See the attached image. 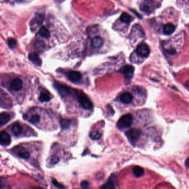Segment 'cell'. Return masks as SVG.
<instances>
[{
	"label": "cell",
	"instance_id": "21",
	"mask_svg": "<svg viewBox=\"0 0 189 189\" xmlns=\"http://www.w3.org/2000/svg\"><path fill=\"white\" fill-rule=\"evenodd\" d=\"M39 34L41 37L44 38H48L50 36V32L49 31L48 29L45 27H41L40 28L39 31Z\"/></svg>",
	"mask_w": 189,
	"mask_h": 189
},
{
	"label": "cell",
	"instance_id": "10",
	"mask_svg": "<svg viewBox=\"0 0 189 189\" xmlns=\"http://www.w3.org/2000/svg\"><path fill=\"white\" fill-rule=\"evenodd\" d=\"M68 77L72 82H78L82 79V74L78 71H70L68 74Z\"/></svg>",
	"mask_w": 189,
	"mask_h": 189
},
{
	"label": "cell",
	"instance_id": "12",
	"mask_svg": "<svg viewBox=\"0 0 189 189\" xmlns=\"http://www.w3.org/2000/svg\"><path fill=\"white\" fill-rule=\"evenodd\" d=\"M11 119V115L7 112L1 113L0 115V125L2 126L6 124Z\"/></svg>",
	"mask_w": 189,
	"mask_h": 189
},
{
	"label": "cell",
	"instance_id": "17",
	"mask_svg": "<svg viewBox=\"0 0 189 189\" xmlns=\"http://www.w3.org/2000/svg\"><path fill=\"white\" fill-rule=\"evenodd\" d=\"M51 99V97L48 92H42L39 97V100L41 102H47Z\"/></svg>",
	"mask_w": 189,
	"mask_h": 189
},
{
	"label": "cell",
	"instance_id": "23",
	"mask_svg": "<svg viewBox=\"0 0 189 189\" xmlns=\"http://www.w3.org/2000/svg\"><path fill=\"white\" fill-rule=\"evenodd\" d=\"M17 155L18 157H21L22 159H28L30 156V152L24 149L18 151L17 153Z\"/></svg>",
	"mask_w": 189,
	"mask_h": 189
},
{
	"label": "cell",
	"instance_id": "20",
	"mask_svg": "<svg viewBox=\"0 0 189 189\" xmlns=\"http://www.w3.org/2000/svg\"><path fill=\"white\" fill-rule=\"evenodd\" d=\"M60 126L63 129H67L71 124V121L70 119L62 118L60 120Z\"/></svg>",
	"mask_w": 189,
	"mask_h": 189
},
{
	"label": "cell",
	"instance_id": "16",
	"mask_svg": "<svg viewBox=\"0 0 189 189\" xmlns=\"http://www.w3.org/2000/svg\"><path fill=\"white\" fill-rule=\"evenodd\" d=\"M175 30V27L171 23H168L165 25L163 28V32L167 35L172 34Z\"/></svg>",
	"mask_w": 189,
	"mask_h": 189
},
{
	"label": "cell",
	"instance_id": "6",
	"mask_svg": "<svg viewBox=\"0 0 189 189\" xmlns=\"http://www.w3.org/2000/svg\"><path fill=\"white\" fill-rule=\"evenodd\" d=\"M128 139L132 143H134L138 141L141 135V131L137 129H131L125 133Z\"/></svg>",
	"mask_w": 189,
	"mask_h": 189
},
{
	"label": "cell",
	"instance_id": "27",
	"mask_svg": "<svg viewBox=\"0 0 189 189\" xmlns=\"http://www.w3.org/2000/svg\"><path fill=\"white\" fill-rule=\"evenodd\" d=\"M8 45L10 48L13 49L15 48L17 46L16 40L14 38H11L8 41Z\"/></svg>",
	"mask_w": 189,
	"mask_h": 189
},
{
	"label": "cell",
	"instance_id": "19",
	"mask_svg": "<svg viewBox=\"0 0 189 189\" xmlns=\"http://www.w3.org/2000/svg\"><path fill=\"white\" fill-rule=\"evenodd\" d=\"M120 21L125 23H129L132 21V17L128 13L123 12L120 16Z\"/></svg>",
	"mask_w": 189,
	"mask_h": 189
},
{
	"label": "cell",
	"instance_id": "22",
	"mask_svg": "<svg viewBox=\"0 0 189 189\" xmlns=\"http://www.w3.org/2000/svg\"><path fill=\"white\" fill-rule=\"evenodd\" d=\"M101 136H102L101 133L98 130H92L89 133V137L93 140H95V141L101 138Z\"/></svg>",
	"mask_w": 189,
	"mask_h": 189
},
{
	"label": "cell",
	"instance_id": "9",
	"mask_svg": "<svg viewBox=\"0 0 189 189\" xmlns=\"http://www.w3.org/2000/svg\"><path fill=\"white\" fill-rule=\"evenodd\" d=\"M22 87H23V82L21 79L16 78L13 79L11 82L10 88L12 90L16 92H18L21 90Z\"/></svg>",
	"mask_w": 189,
	"mask_h": 189
},
{
	"label": "cell",
	"instance_id": "28",
	"mask_svg": "<svg viewBox=\"0 0 189 189\" xmlns=\"http://www.w3.org/2000/svg\"><path fill=\"white\" fill-rule=\"evenodd\" d=\"M52 183L53 184L54 186H56V188H59V189H62L64 188V186L62 185V184H60L57 181H56V179H52Z\"/></svg>",
	"mask_w": 189,
	"mask_h": 189
},
{
	"label": "cell",
	"instance_id": "26",
	"mask_svg": "<svg viewBox=\"0 0 189 189\" xmlns=\"http://www.w3.org/2000/svg\"><path fill=\"white\" fill-rule=\"evenodd\" d=\"M103 189H114L115 188V183L113 180H109L106 184H104L102 187Z\"/></svg>",
	"mask_w": 189,
	"mask_h": 189
},
{
	"label": "cell",
	"instance_id": "1",
	"mask_svg": "<svg viewBox=\"0 0 189 189\" xmlns=\"http://www.w3.org/2000/svg\"><path fill=\"white\" fill-rule=\"evenodd\" d=\"M78 102L81 107L85 110H90L93 107V104L90 99L82 92L78 93L77 95Z\"/></svg>",
	"mask_w": 189,
	"mask_h": 189
},
{
	"label": "cell",
	"instance_id": "8",
	"mask_svg": "<svg viewBox=\"0 0 189 189\" xmlns=\"http://www.w3.org/2000/svg\"><path fill=\"white\" fill-rule=\"evenodd\" d=\"M11 139L10 135L5 131H2L0 134V144L2 146H7L10 145Z\"/></svg>",
	"mask_w": 189,
	"mask_h": 189
},
{
	"label": "cell",
	"instance_id": "14",
	"mask_svg": "<svg viewBox=\"0 0 189 189\" xmlns=\"http://www.w3.org/2000/svg\"><path fill=\"white\" fill-rule=\"evenodd\" d=\"M11 131L13 135H15L16 136L21 135L22 133L21 125L18 122L15 123L12 126Z\"/></svg>",
	"mask_w": 189,
	"mask_h": 189
},
{
	"label": "cell",
	"instance_id": "32",
	"mask_svg": "<svg viewBox=\"0 0 189 189\" xmlns=\"http://www.w3.org/2000/svg\"><path fill=\"white\" fill-rule=\"evenodd\" d=\"M185 166L186 168H189V157L185 162Z\"/></svg>",
	"mask_w": 189,
	"mask_h": 189
},
{
	"label": "cell",
	"instance_id": "33",
	"mask_svg": "<svg viewBox=\"0 0 189 189\" xmlns=\"http://www.w3.org/2000/svg\"><path fill=\"white\" fill-rule=\"evenodd\" d=\"M185 86H186L187 88H189V81L186 82L185 83Z\"/></svg>",
	"mask_w": 189,
	"mask_h": 189
},
{
	"label": "cell",
	"instance_id": "29",
	"mask_svg": "<svg viewBox=\"0 0 189 189\" xmlns=\"http://www.w3.org/2000/svg\"><path fill=\"white\" fill-rule=\"evenodd\" d=\"M81 186L82 188L84 189H88V188H89L90 186V184L88 181H83L81 184Z\"/></svg>",
	"mask_w": 189,
	"mask_h": 189
},
{
	"label": "cell",
	"instance_id": "18",
	"mask_svg": "<svg viewBox=\"0 0 189 189\" xmlns=\"http://www.w3.org/2000/svg\"><path fill=\"white\" fill-rule=\"evenodd\" d=\"M133 172L136 177L139 178L144 175V169L141 167L136 166L133 169Z\"/></svg>",
	"mask_w": 189,
	"mask_h": 189
},
{
	"label": "cell",
	"instance_id": "30",
	"mask_svg": "<svg viewBox=\"0 0 189 189\" xmlns=\"http://www.w3.org/2000/svg\"><path fill=\"white\" fill-rule=\"evenodd\" d=\"M51 161L52 163L55 164H57V162H59L60 159H59V158L58 157H56V156H53V157H52L51 158Z\"/></svg>",
	"mask_w": 189,
	"mask_h": 189
},
{
	"label": "cell",
	"instance_id": "13",
	"mask_svg": "<svg viewBox=\"0 0 189 189\" xmlns=\"http://www.w3.org/2000/svg\"><path fill=\"white\" fill-rule=\"evenodd\" d=\"M28 58L31 61H32L34 65H41L42 63L41 60L40 59L38 54L36 53H32L28 55Z\"/></svg>",
	"mask_w": 189,
	"mask_h": 189
},
{
	"label": "cell",
	"instance_id": "24",
	"mask_svg": "<svg viewBox=\"0 0 189 189\" xmlns=\"http://www.w3.org/2000/svg\"><path fill=\"white\" fill-rule=\"evenodd\" d=\"M39 120H40V116L38 114L33 115L29 119V122L32 124H37L39 123Z\"/></svg>",
	"mask_w": 189,
	"mask_h": 189
},
{
	"label": "cell",
	"instance_id": "11",
	"mask_svg": "<svg viewBox=\"0 0 189 189\" xmlns=\"http://www.w3.org/2000/svg\"><path fill=\"white\" fill-rule=\"evenodd\" d=\"M120 99L124 104H129L132 102L133 97L129 92H125L120 96Z\"/></svg>",
	"mask_w": 189,
	"mask_h": 189
},
{
	"label": "cell",
	"instance_id": "31",
	"mask_svg": "<svg viewBox=\"0 0 189 189\" xmlns=\"http://www.w3.org/2000/svg\"><path fill=\"white\" fill-rule=\"evenodd\" d=\"M167 52L168 53V54H171V55H174V54H175L176 53V51L175 49L173 48H170L168 49L167 50Z\"/></svg>",
	"mask_w": 189,
	"mask_h": 189
},
{
	"label": "cell",
	"instance_id": "2",
	"mask_svg": "<svg viewBox=\"0 0 189 189\" xmlns=\"http://www.w3.org/2000/svg\"><path fill=\"white\" fill-rule=\"evenodd\" d=\"M133 122L132 115L130 114H126L123 115L119 119L117 123V127L119 129H123L130 127Z\"/></svg>",
	"mask_w": 189,
	"mask_h": 189
},
{
	"label": "cell",
	"instance_id": "15",
	"mask_svg": "<svg viewBox=\"0 0 189 189\" xmlns=\"http://www.w3.org/2000/svg\"><path fill=\"white\" fill-rule=\"evenodd\" d=\"M103 44V40L100 37H95L92 39V45L95 48H100Z\"/></svg>",
	"mask_w": 189,
	"mask_h": 189
},
{
	"label": "cell",
	"instance_id": "7",
	"mask_svg": "<svg viewBox=\"0 0 189 189\" xmlns=\"http://www.w3.org/2000/svg\"><path fill=\"white\" fill-rule=\"evenodd\" d=\"M119 72L124 76L126 79H130L134 75V67L131 65H126L122 68Z\"/></svg>",
	"mask_w": 189,
	"mask_h": 189
},
{
	"label": "cell",
	"instance_id": "5",
	"mask_svg": "<svg viewBox=\"0 0 189 189\" xmlns=\"http://www.w3.org/2000/svg\"><path fill=\"white\" fill-rule=\"evenodd\" d=\"M135 52L141 57H147L150 54V50L146 43H141L136 47Z\"/></svg>",
	"mask_w": 189,
	"mask_h": 189
},
{
	"label": "cell",
	"instance_id": "4",
	"mask_svg": "<svg viewBox=\"0 0 189 189\" xmlns=\"http://www.w3.org/2000/svg\"><path fill=\"white\" fill-rule=\"evenodd\" d=\"M54 86L62 97H67L70 95V93L72 92L71 89L69 86L63 84H60L58 82H55Z\"/></svg>",
	"mask_w": 189,
	"mask_h": 189
},
{
	"label": "cell",
	"instance_id": "3",
	"mask_svg": "<svg viewBox=\"0 0 189 189\" xmlns=\"http://www.w3.org/2000/svg\"><path fill=\"white\" fill-rule=\"evenodd\" d=\"M157 2L153 0H144L140 5V8L141 11L150 13L157 7Z\"/></svg>",
	"mask_w": 189,
	"mask_h": 189
},
{
	"label": "cell",
	"instance_id": "25",
	"mask_svg": "<svg viewBox=\"0 0 189 189\" xmlns=\"http://www.w3.org/2000/svg\"><path fill=\"white\" fill-rule=\"evenodd\" d=\"M45 46V43L43 42L42 41H36V42L34 43V47L35 48L38 50H41L44 48Z\"/></svg>",
	"mask_w": 189,
	"mask_h": 189
}]
</instances>
